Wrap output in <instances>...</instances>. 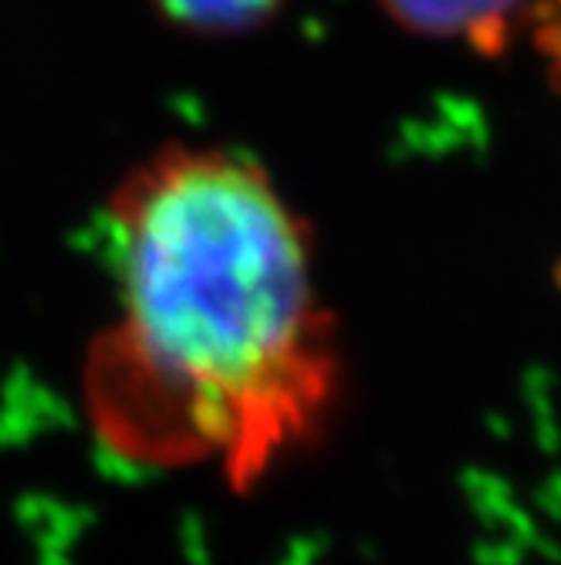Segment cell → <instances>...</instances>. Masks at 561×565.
I'll list each match as a JSON object with an SVG mask.
<instances>
[{
  "label": "cell",
  "instance_id": "7a4b0ae2",
  "mask_svg": "<svg viewBox=\"0 0 561 565\" xmlns=\"http://www.w3.org/2000/svg\"><path fill=\"white\" fill-rule=\"evenodd\" d=\"M396 24L427 38L464 41L500 55L528 14V0H379Z\"/></svg>",
  "mask_w": 561,
  "mask_h": 565
},
{
  "label": "cell",
  "instance_id": "6da1fadb",
  "mask_svg": "<svg viewBox=\"0 0 561 565\" xmlns=\"http://www.w3.org/2000/svg\"><path fill=\"white\" fill-rule=\"evenodd\" d=\"M116 322L88 366L109 447L250 488L328 420L342 386L312 241L230 149L166 146L106 211Z\"/></svg>",
  "mask_w": 561,
  "mask_h": 565
},
{
  "label": "cell",
  "instance_id": "277c9868",
  "mask_svg": "<svg viewBox=\"0 0 561 565\" xmlns=\"http://www.w3.org/2000/svg\"><path fill=\"white\" fill-rule=\"evenodd\" d=\"M538 44L548 55V62L554 68V78L561 85V0H548V11H544L541 31H538Z\"/></svg>",
  "mask_w": 561,
  "mask_h": 565
},
{
  "label": "cell",
  "instance_id": "3957f363",
  "mask_svg": "<svg viewBox=\"0 0 561 565\" xmlns=\"http://www.w3.org/2000/svg\"><path fill=\"white\" fill-rule=\"evenodd\" d=\"M176 28L199 34H237L268 24L284 0H152Z\"/></svg>",
  "mask_w": 561,
  "mask_h": 565
}]
</instances>
